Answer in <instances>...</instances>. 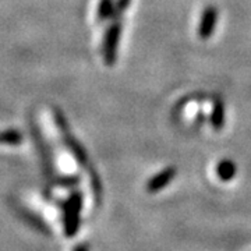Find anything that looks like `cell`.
I'll list each match as a JSON object with an SVG mask.
<instances>
[{"mask_svg": "<svg viewBox=\"0 0 251 251\" xmlns=\"http://www.w3.org/2000/svg\"><path fill=\"white\" fill-rule=\"evenodd\" d=\"M176 176V169L173 166H169V168H165L163 171H161L159 173H156L155 176H152L150 181L147 183V190L148 193H158L161 191L162 188H165L172 180L175 179Z\"/></svg>", "mask_w": 251, "mask_h": 251, "instance_id": "cell-3", "label": "cell"}, {"mask_svg": "<svg viewBox=\"0 0 251 251\" xmlns=\"http://www.w3.org/2000/svg\"><path fill=\"white\" fill-rule=\"evenodd\" d=\"M115 11H116V0H99L98 18L100 21H105L112 16H115Z\"/></svg>", "mask_w": 251, "mask_h": 251, "instance_id": "cell-6", "label": "cell"}, {"mask_svg": "<svg viewBox=\"0 0 251 251\" xmlns=\"http://www.w3.org/2000/svg\"><path fill=\"white\" fill-rule=\"evenodd\" d=\"M216 24H218V9L215 6H208L204 9L200 24H198V38L206 41L215 32Z\"/></svg>", "mask_w": 251, "mask_h": 251, "instance_id": "cell-2", "label": "cell"}, {"mask_svg": "<svg viewBox=\"0 0 251 251\" xmlns=\"http://www.w3.org/2000/svg\"><path fill=\"white\" fill-rule=\"evenodd\" d=\"M120 35H122V21L115 20L106 29L103 36V45H102L103 62L108 66H113L116 63Z\"/></svg>", "mask_w": 251, "mask_h": 251, "instance_id": "cell-1", "label": "cell"}, {"mask_svg": "<svg viewBox=\"0 0 251 251\" xmlns=\"http://www.w3.org/2000/svg\"><path fill=\"white\" fill-rule=\"evenodd\" d=\"M225 103L221 99H216L214 102V106H212V112H211V126L212 128L216 131H221L225 127Z\"/></svg>", "mask_w": 251, "mask_h": 251, "instance_id": "cell-4", "label": "cell"}, {"mask_svg": "<svg viewBox=\"0 0 251 251\" xmlns=\"http://www.w3.org/2000/svg\"><path fill=\"white\" fill-rule=\"evenodd\" d=\"M77 251H87V249H85V247H81V249H78Z\"/></svg>", "mask_w": 251, "mask_h": 251, "instance_id": "cell-8", "label": "cell"}, {"mask_svg": "<svg viewBox=\"0 0 251 251\" xmlns=\"http://www.w3.org/2000/svg\"><path fill=\"white\" fill-rule=\"evenodd\" d=\"M236 163L232 162L230 159H224V161H221L218 163V166H216V173H218V176H219V179L222 180V181H229V180H232L236 176Z\"/></svg>", "mask_w": 251, "mask_h": 251, "instance_id": "cell-5", "label": "cell"}, {"mask_svg": "<svg viewBox=\"0 0 251 251\" xmlns=\"http://www.w3.org/2000/svg\"><path fill=\"white\" fill-rule=\"evenodd\" d=\"M130 4H131V0H116V11H115V16L123 14L126 10L128 9Z\"/></svg>", "mask_w": 251, "mask_h": 251, "instance_id": "cell-7", "label": "cell"}]
</instances>
